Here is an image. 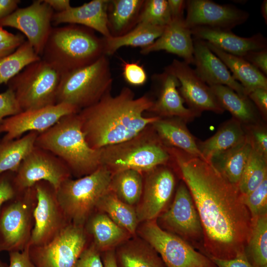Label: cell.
Listing matches in <instances>:
<instances>
[{
    "label": "cell",
    "mask_w": 267,
    "mask_h": 267,
    "mask_svg": "<svg viewBox=\"0 0 267 267\" xmlns=\"http://www.w3.org/2000/svg\"><path fill=\"white\" fill-rule=\"evenodd\" d=\"M153 103L147 95L135 97L128 87L115 96L109 91L97 102L78 113L88 144L99 149L135 136L160 118L144 116Z\"/></svg>",
    "instance_id": "cell-2"
},
{
    "label": "cell",
    "mask_w": 267,
    "mask_h": 267,
    "mask_svg": "<svg viewBox=\"0 0 267 267\" xmlns=\"http://www.w3.org/2000/svg\"><path fill=\"white\" fill-rule=\"evenodd\" d=\"M54 13L44 0H36L28 6L16 9L1 21L0 26L20 31L26 37L36 53L41 57L53 28L51 24Z\"/></svg>",
    "instance_id": "cell-14"
},
{
    "label": "cell",
    "mask_w": 267,
    "mask_h": 267,
    "mask_svg": "<svg viewBox=\"0 0 267 267\" xmlns=\"http://www.w3.org/2000/svg\"><path fill=\"white\" fill-rule=\"evenodd\" d=\"M257 109L260 115L265 121L267 118V89L259 88L247 95Z\"/></svg>",
    "instance_id": "cell-47"
},
{
    "label": "cell",
    "mask_w": 267,
    "mask_h": 267,
    "mask_svg": "<svg viewBox=\"0 0 267 267\" xmlns=\"http://www.w3.org/2000/svg\"><path fill=\"white\" fill-rule=\"evenodd\" d=\"M34 187L37 203L30 245H40L52 240L69 222L58 201L55 189L48 182H37Z\"/></svg>",
    "instance_id": "cell-13"
},
{
    "label": "cell",
    "mask_w": 267,
    "mask_h": 267,
    "mask_svg": "<svg viewBox=\"0 0 267 267\" xmlns=\"http://www.w3.org/2000/svg\"><path fill=\"white\" fill-rule=\"evenodd\" d=\"M103 55V37L86 27L67 24L52 28L41 58L64 73L88 66Z\"/></svg>",
    "instance_id": "cell-4"
},
{
    "label": "cell",
    "mask_w": 267,
    "mask_h": 267,
    "mask_svg": "<svg viewBox=\"0 0 267 267\" xmlns=\"http://www.w3.org/2000/svg\"><path fill=\"white\" fill-rule=\"evenodd\" d=\"M156 220L139 223L136 235L151 245L167 267H217L186 240L162 229Z\"/></svg>",
    "instance_id": "cell-10"
},
{
    "label": "cell",
    "mask_w": 267,
    "mask_h": 267,
    "mask_svg": "<svg viewBox=\"0 0 267 267\" xmlns=\"http://www.w3.org/2000/svg\"><path fill=\"white\" fill-rule=\"evenodd\" d=\"M73 267H103L101 253L91 241L81 252Z\"/></svg>",
    "instance_id": "cell-45"
},
{
    "label": "cell",
    "mask_w": 267,
    "mask_h": 267,
    "mask_svg": "<svg viewBox=\"0 0 267 267\" xmlns=\"http://www.w3.org/2000/svg\"><path fill=\"white\" fill-rule=\"evenodd\" d=\"M245 253L254 267H267V215L252 220Z\"/></svg>",
    "instance_id": "cell-38"
},
{
    "label": "cell",
    "mask_w": 267,
    "mask_h": 267,
    "mask_svg": "<svg viewBox=\"0 0 267 267\" xmlns=\"http://www.w3.org/2000/svg\"><path fill=\"white\" fill-rule=\"evenodd\" d=\"M267 178V158L252 149L238 185L240 194H249Z\"/></svg>",
    "instance_id": "cell-39"
},
{
    "label": "cell",
    "mask_w": 267,
    "mask_h": 267,
    "mask_svg": "<svg viewBox=\"0 0 267 267\" xmlns=\"http://www.w3.org/2000/svg\"><path fill=\"white\" fill-rule=\"evenodd\" d=\"M143 173L134 170H124L112 174L110 190L122 201L136 207L143 191Z\"/></svg>",
    "instance_id": "cell-36"
},
{
    "label": "cell",
    "mask_w": 267,
    "mask_h": 267,
    "mask_svg": "<svg viewBox=\"0 0 267 267\" xmlns=\"http://www.w3.org/2000/svg\"><path fill=\"white\" fill-rule=\"evenodd\" d=\"M19 0H0V23L18 7Z\"/></svg>",
    "instance_id": "cell-53"
},
{
    "label": "cell",
    "mask_w": 267,
    "mask_h": 267,
    "mask_svg": "<svg viewBox=\"0 0 267 267\" xmlns=\"http://www.w3.org/2000/svg\"><path fill=\"white\" fill-rule=\"evenodd\" d=\"M96 211L106 214L132 236L136 235L139 222L135 207L122 201L110 190L101 197Z\"/></svg>",
    "instance_id": "cell-34"
},
{
    "label": "cell",
    "mask_w": 267,
    "mask_h": 267,
    "mask_svg": "<svg viewBox=\"0 0 267 267\" xmlns=\"http://www.w3.org/2000/svg\"><path fill=\"white\" fill-rule=\"evenodd\" d=\"M36 203L34 186L3 204L0 211V252L22 251L29 244Z\"/></svg>",
    "instance_id": "cell-9"
},
{
    "label": "cell",
    "mask_w": 267,
    "mask_h": 267,
    "mask_svg": "<svg viewBox=\"0 0 267 267\" xmlns=\"http://www.w3.org/2000/svg\"><path fill=\"white\" fill-rule=\"evenodd\" d=\"M168 150L198 212L205 254L231 259L245 253L252 219L238 187L211 162L176 148L168 147Z\"/></svg>",
    "instance_id": "cell-1"
},
{
    "label": "cell",
    "mask_w": 267,
    "mask_h": 267,
    "mask_svg": "<svg viewBox=\"0 0 267 267\" xmlns=\"http://www.w3.org/2000/svg\"><path fill=\"white\" fill-rule=\"evenodd\" d=\"M221 106L243 126L256 123L260 114L247 96H241L224 85L210 86Z\"/></svg>",
    "instance_id": "cell-30"
},
{
    "label": "cell",
    "mask_w": 267,
    "mask_h": 267,
    "mask_svg": "<svg viewBox=\"0 0 267 267\" xmlns=\"http://www.w3.org/2000/svg\"><path fill=\"white\" fill-rule=\"evenodd\" d=\"M169 165H161L145 173L142 195L135 207L139 223L156 220L173 196L176 181Z\"/></svg>",
    "instance_id": "cell-15"
},
{
    "label": "cell",
    "mask_w": 267,
    "mask_h": 267,
    "mask_svg": "<svg viewBox=\"0 0 267 267\" xmlns=\"http://www.w3.org/2000/svg\"><path fill=\"white\" fill-rule=\"evenodd\" d=\"M72 177L68 168L60 158L35 145L14 173L13 182L18 192L33 187L40 181L48 182L56 190Z\"/></svg>",
    "instance_id": "cell-12"
},
{
    "label": "cell",
    "mask_w": 267,
    "mask_h": 267,
    "mask_svg": "<svg viewBox=\"0 0 267 267\" xmlns=\"http://www.w3.org/2000/svg\"><path fill=\"white\" fill-rule=\"evenodd\" d=\"M17 35L7 31L0 26V43L12 41L17 37Z\"/></svg>",
    "instance_id": "cell-56"
},
{
    "label": "cell",
    "mask_w": 267,
    "mask_h": 267,
    "mask_svg": "<svg viewBox=\"0 0 267 267\" xmlns=\"http://www.w3.org/2000/svg\"><path fill=\"white\" fill-rule=\"evenodd\" d=\"M243 58L265 75H267V48L249 51Z\"/></svg>",
    "instance_id": "cell-48"
},
{
    "label": "cell",
    "mask_w": 267,
    "mask_h": 267,
    "mask_svg": "<svg viewBox=\"0 0 267 267\" xmlns=\"http://www.w3.org/2000/svg\"><path fill=\"white\" fill-rule=\"evenodd\" d=\"M112 173L101 165L93 173L64 181L56 190L59 203L68 221L84 226L96 210L101 197L110 190Z\"/></svg>",
    "instance_id": "cell-7"
},
{
    "label": "cell",
    "mask_w": 267,
    "mask_h": 267,
    "mask_svg": "<svg viewBox=\"0 0 267 267\" xmlns=\"http://www.w3.org/2000/svg\"><path fill=\"white\" fill-rule=\"evenodd\" d=\"M240 199L249 211L252 220L267 215V178L249 194H240Z\"/></svg>",
    "instance_id": "cell-41"
},
{
    "label": "cell",
    "mask_w": 267,
    "mask_h": 267,
    "mask_svg": "<svg viewBox=\"0 0 267 267\" xmlns=\"http://www.w3.org/2000/svg\"><path fill=\"white\" fill-rule=\"evenodd\" d=\"M84 226L69 223L52 240L30 245V258L35 267H73L90 243Z\"/></svg>",
    "instance_id": "cell-11"
},
{
    "label": "cell",
    "mask_w": 267,
    "mask_h": 267,
    "mask_svg": "<svg viewBox=\"0 0 267 267\" xmlns=\"http://www.w3.org/2000/svg\"><path fill=\"white\" fill-rule=\"evenodd\" d=\"M165 27L144 23H138L132 30L119 37L104 38L105 55L113 54L123 46L146 47L157 40L162 34Z\"/></svg>",
    "instance_id": "cell-33"
},
{
    "label": "cell",
    "mask_w": 267,
    "mask_h": 267,
    "mask_svg": "<svg viewBox=\"0 0 267 267\" xmlns=\"http://www.w3.org/2000/svg\"><path fill=\"white\" fill-rule=\"evenodd\" d=\"M14 174L13 172H6L0 175V211L4 203L18 193L13 182Z\"/></svg>",
    "instance_id": "cell-46"
},
{
    "label": "cell",
    "mask_w": 267,
    "mask_h": 267,
    "mask_svg": "<svg viewBox=\"0 0 267 267\" xmlns=\"http://www.w3.org/2000/svg\"><path fill=\"white\" fill-rule=\"evenodd\" d=\"M62 74L41 58L28 65L7 85L14 92L22 111L39 109L56 104Z\"/></svg>",
    "instance_id": "cell-8"
},
{
    "label": "cell",
    "mask_w": 267,
    "mask_h": 267,
    "mask_svg": "<svg viewBox=\"0 0 267 267\" xmlns=\"http://www.w3.org/2000/svg\"><path fill=\"white\" fill-rule=\"evenodd\" d=\"M56 13L62 12L69 8L71 5L69 0H44Z\"/></svg>",
    "instance_id": "cell-54"
},
{
    "label": "cell",
    "mask_w": 267,
    "mask_h": 267,
    "mask_svg": "<svg viewBox=\"0 0 267 267\" xmlns=\"http://www.w3.org/2000/svg\"><path fill=\"white\" fill-rule=\"evenodd\" d=\"M112 82L109 61L103 55L88 66L63 73L56 104H67L80 111L96 103L110 91Z\"/></svg>",
    "instance_id": "cell-6"
},
{
    "label": "cell",
    "mask_w": 267,
    "mask_h": 267,
    "mask_svg": "<svg viewBox=\"0 0 267 267\" xmlns=\"http://www.w3.org/2000/svg\"><path fill=\"white\" fill-rule=\"evenodd\" d=\"M122 61L123 76L127 83L134 86H142L146 83L147 73L138 62Z\"/></svg>",
    "instance_id": "cell-43"
},
{
    "label": "cell",
    "mask_w": 267,
    "mask_h": 267,
    "mask_svg": "<svg viewBox=\"0 0 267 267\" xmlns=\"http://www.w3.org/2000/svg\"><path fill=\"white\" fill-rule=\"evenodd\" d=\"M109 0H92L80 6H71L62 12H54L52 24H76L96 31L103 37H111L108 27L107 9Z\"/></svg>",
    "instance_id": "cell-23"
},
{
    "label": "cell",
    "mask_w": 267,
    "mask_h": 267,
    "mask_svg": "<svg viewBox=\"0 0 267 267\" xmlns=\"http://www.w3.org/2000/svg\"><path fill=\"white\" fill-rule=\"evenodd\" d=\"M217 267H254L245 253L231 259H222L208 256Z\"/></svg>",
    "instance_id": "cell-50"
},
{
    "label": "cell",
    "mask_w": 267,
    "mask_h": 267,
    "mask_svg": "<svg viewBox=\"0 0 267 267\" xmlns=\"http://www.w3.org/2000/svg\"><path fill=\"white\" fill-rule=\"evenodd\" d=\"M39 134L29 132L23 136L9 141H2L0 138V175L17 171L21 162L34 147Z\"/></svg>",
    "instance_id": "cell-35"
},
{
    "label": "cell",
    "mask_w": 267,
    "mask_h": 267,
    "mask_svg": "<svg viewBox=\"0 0 267 267\" xmlns=\"http://www.w3.org/2000/svg\"><path fill=\"white\" fill-rule=\"evenodd\" d=\"M243 127L252 149L267 158V131L265 125L258 122Z\"/></svg>",
    "instance_id": "cell-42"
},
{
    "label": "cell",
    "mask_w": 267,
    "mask_h": 267,
    "mask_svg": "<svg viewBox=\"0 0 267 267\" xmlns=\"http://www.w3.org/2000/svg\"><path fill=\"white\" fill-rule=\"evenodd\" d=\"M22 111L15 94L11 89L8 88L0 93V124L4 119Z\"/></svg>",
    "instance_id": "cell-44"
},
{
    "label": "cell",
    "mask_w": 267,
    "mask_h": 267,
    "mask_svg": "<svg viewBox=\"0 0 267 267\" xmlns=\"http://www.w3.org/2000/svg\"><path fill=\"white\" fill-rule=\"evenodd\" d=\"M165 69L178 79L180 84L178 90L189 109L199 115L205 111L217 114L224 111L210 87L197 76L189 64L175 59Z\"/></svg>",
    "instance_id": "cell-19"
},
{
    "label": "cell",
    "mask_w": 267,
    "mask_h": 267,
    "mask_svg": "<svg viewBox=\"0 0 267 267\" xmlns=\"http://www.w3.org/2000/svg\"><path fill=\"white\" fill-rule=\"evenodd\" d=\"M30 244L22 251L9 252V265L8 267H35L29 254Z\"/></svg>",
    "instance_id": "cell-49"
},
{
    "label": "cell",
    "mask_w": 267,
    "mask_h": 267,
    "mask_svg": "<svg viewBox=\"0 0 267 267\" xmlns=\"http://www.w3.org/2000/svg\"><path fill=\"white\" fill-rule=\"evenodd\" d=\"M252 149L246 136L242 141L215 157L210 162L229 182L238 187Z\"/></svg>",
    "instance_id": "cell-32"
},
{
    "label": "cell",
    "mask_w": 267,
    "mask_h": 267,
    "mask_svg": "<svg viewBox=\"0 0 267 267\" xmlns=\"http://www.w3.org/2000/svg\"><path fill=\"white\" fill-rule=\"evenodd\" d=\"M205 42L210 49L230 70L233 78L242 86L247 96L255 89H267V77L243 57L227 53L210 43Z\"/></svg>",
    "instance_id": "cell-28"
},
{
    "label": "cell",
    "mask_w": 267,
    "mask_h": 267,
    "mask_svg": "<svg viewBox=\"0 0 267 267\" xmlns=\"http://www.w3.org/2000/svg\"><path fill=\"white\" fill-rule=\"evenodd\" d=\"M115 252L118 267H167L154 249L137 235L118 246Z\"/></svg>",
    "instance_id": "cell-27"
},
{
    "label": "cell",
    "mask_w": 267,
    "mask_h": 267,
    "mask_svg": "<svg viewBox=\"0 0 267 267\" xmlns=\"http://www.w3.org/2000/svg\"><path fill=\"white\" fill-rule=\"evenodd\" d=\"M194 69L207 85L226 86L241 96H247L242 86L232 77L223 62L208 47L205 41L193 38Z\"/></svg>",
    "instance_id": "cell-21"
},
{
    "label": "cell",
    "mask_w": 267,
    "mask_h": 267,
    "mask_svg": "<svg viewBox=\"0 0 267 267\" xmlns=\"http://www.w3.org/2000/svg\"><path fill=\"white\" fill-rule=\"evenodd\" d=\"M172 19L184 18L183 11L186 7V0H168Z\"/></svg>",
    "instance_id": "cell-52"
},
{
    "label": "cell",
    "mask_w": 267,
    "mask_h": 267,
    "mask_svg": "<svg viewBox=\"0 0 267 267\" xmlns=\"http://www.w3.org/2000/svg\"><path fill=\"white\" fill-rule=\"evenodd\" d=\"M85 229L100 252L115 249L132 236L106 214L96 211L87 220Z\"/></svg>",
    "instance_id": "cell-25"
},
{
    "label": "cell",
    "mask_w": 267,
    "mask_h": 267,
    "mask_svg": "<svg viewBox=\"0 0 267 267\" xmlns=\"http://www.w3.org/2000/svg\"><path fill=\"white\" fill-rule=\"evenodd\" d=\"M80 111L76 107L65 103L39 109L22 111L4 119L0 124V134H5L2 141L17 139L26 133H42L55 124L63 116Z\"/></svg>",
    "instance_id": "cell-16"
},
{
    "label": "cell",
    "mask_w": 267,
    "mask_h": 267,
    "mask_svg": "<svg viewBox=\"0 0 267 267\" xmlns=\"http://www.w3.org/2000/svg\"><path fill=\"white\" fill-rule=\"evenodd\" d=\"M261 14L264 19L266 24L267 23V0H264L261 7Z\"/></svg>",
    "instance_id": "cell-57"
},
{
    "label": "cell",
    "mask_w": 267,
    "mask_h": 267,
    "mask_svg": "<svg viewBox=\"0 0 267 267\" xmlns=\"http://www.w3.org/2000/svg\"><path fill=\"white\" fill-rule=\"evenodd\" d=\"M171 19L167 0H144L137 24L165 27Z\"/></svg>",
    "instance_id": "cell-40"
},
{
    "label": "cell",
    "mask_w": 267,
    "mask_h": 267,
    "mask_svg": "<svg viewBox=\"0 0 267 267\" xmlns=\"http://www.w3.org/2000/svg\"><path fill=\"white\" fill-rule=\"evenodd\" d=\"M152 78L158 84L159 90L157 98L153 100L148 112L160 118H178L186 123L200 115L184 106V100L178 90L179 82L173 74L164 69L163 72L154 75Z\"/></svg>",
    "instance_id": "cell-20"
},
{
    "label": "cell",
    "mask_w": 267,
    "mask_h": 267,
    "mask_svg": "<svg viewBox=\"0 0 267 267\" xmlns=\"http://www.w3.org/2000/svg\"><path fill=\"white\" fill-rule=\"evenodd\" d=\"M144 0H110L107 9L108 27L112 37H119L137 24Z\"/></svg>",
    "instance_id": "cell-31"
},
{
    "label": "cell",
    "mask_w": 267,
    "mask_h": 267,
    "mask_svg": "<svg viewBox=\"0 0 267 267\" xmlns=\"http://www.w3.org/2000/svg\"><path fill=\"white\" fill-rule=\"evenodd\" d=\"M190 30L193 38L209 42L227 53L241 57L249 51L267 48V39L261 33L245 38L231 30L208 27H197Z\"/></svg>",
    "instance_id": "cell-22"
},
{
    "label": "cell",
    "mask_w": 267,
    "mask_h": 267,
    "mask_svg": "<svg viewBox=\"0 0 267 267\" xmlns=\"http://www.w3.org/2000/svg\"><path fill=\"white\" fill-rule=\"evenodd\" d=\"M160 50L176 54L188 64H193V37L185 24L184 18L172 19L162 35L152 44L141 48L140 53L147 54Z\"/></svg>",
    "instance_id": "cell-24"
},
{
    "label": "cell",
    "mask_w": 267,
    "mask_h": 267,
    "mask_svg": "<svg viewBox=\"0 0 267 267\" xmlns=\"http://www.w3.org/2000/svg\"><path fill=\"white\" fill-rule=\"evenodd\" d=\"M36 146L60 158L72 177L81 178L101 166V149L91 148L82 131L78 113L65 115L46 131L38 134Z\"/></svg>",
    "instance_id": "cell-3"
},
{
    "label": "cell",
    "mask_w": 267,
    "mask_h": 267,
    "mask_svg": "<svg viewBox=\"0 0 267 267\" xmlns=\"http://www.w3.org/2000/svg\"><path fill=\"white\" fill-rule=\"evenodd\" d=\"M185 124L177 117L160 118L151 126L166 146L179 149L206 160L198 149L197 140Z\"/></svg>",
    "instance_id": "cell-26"
},
{
    "label": "cell",
    "mask_w": 267,
    "mask_h": 267,
    "mask_svg": "<svg viewBox=\"0 0 267 267\" xmlns=\"http://www.w3.org/2000/svg\"><path fill=\"white\" fill-rule=\"evenodd\" d=\"M186 26L189 29L208 27L231 30L245 23L249 13L231 4H219L210 0H186Z\"/></svg>",
    "instance_id": "cell-18"
},
{
    "label": "cell",
    "mask_w": 267,
    "mask_h": 267,
    "mask_svg": "<svg viewBox=\"0 0 267 267\" xmlns=\"http://www.w3.org/2000/svg\"><path fill=\"white\" fill-rule=\"evenodd\" d=\"M103 267H118L116 261L115 249L101 253Z\"/></svg>",
    "instance_id": "cell-55"
},
{
    "label": "cell",
    "mask_w": 267,
    "mask_h": 267,
    "mask_svg": "<svg viewBox=\"0 0 267 267\" xmlns=\"http://www.w3.org/2000/svg\"><path fill=\"white\" fill-rule=\"evenodd\" d=\"M100 149L101 165L112 174L129 169L145 173L172 162L167 147L151 125L131 139Z\"/></svg>",
    "instance_id": "cell-5"
},
{
    "label": "cell",
    "mask_w": 267,
    "mask_h": 267,
    "mask_svg": "<svg viewBox=\"0 0 267 267\" xmlns=\"http://www.w3.org/2000/svg\"><path fill=\"white\" fill-rule=\"evenodd\" d=\"M246 137L242 125L235 119L224 122L217 132L204 141H197L199 151L208 162L242 141Z\"/></svg>",
    "instance_id": "cell-29"
},
{
    "label": "cell",
    "mask_w": 267,
    "mask_h": 267,
    "mask_svg": "<svg viewBox=\"0 0 267 267\" xmlns=\"http://www.w3.org/2000/svg\"><path fill=\"white\" fill-rule=\"evenodd\" d=\"M0 267H8V266L0 260Z\"/></svg>",
    "instance_id": "cell-58"
},
{
    "label": "cell",
    "mask_w": 267,
    "mask_h": 267,
    "mask_svg": "<svg viewBox=\"0 0 267 267\" xmlns=\"http://www.w3.org/2000/svg\"><path fill=\"white\" fill-rule=\"evenodd\" d=\"M41 59L27 41L13 52L0 58V85L7 84L29 64Z\"/></svg>",
    "instance_id": "cell-37"
},
{
    "label": "cell",
    "mask_w": 267,
    "mask_h": 267,
    "mask_svg": "<svg viewBox=\"0 0 267 267\" xmlns=\"http://www.w3.org/2000/svg\"><path fill=\"white\" fill-rule=\"evenodd\" d=\"M170 232L186 239L203 240L200 219L192 196L182 180L178 185L169 208L159 216Z\"/></svg>",
    "instance_id": "cell-17"
},
{
    "label": "cell",
    "mask_w": 267,
    "mask_h": 267,
    "mask_svg": "<svg viewBox=\"0 0 267 267\" xmlns=\"http://www.w3.org/2000/svg\"><path fill=\"white\" fill-rule=\"evenodd\" d=\"M25 41L24 36L22 34H18L15 39L0 43V58L13 52Z\"/></svg>",
    "instance_id": "cell-51"
}]
</instances>
